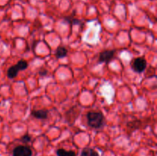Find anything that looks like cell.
I'll use <instances>...</instances> for the list:
<instances>
[{"instance_id":"obj_1","label":"cell","mask_w":157,"mask_h":156,"mask_svg":"<svg viewBox=\"0 0 157 156\" xmlns=\"http://www.w3.org/2000/svg\"><path fill=\"white\" fill-rule=\"evenodd\" d=\"M87 122L89 126L91 128L100 129L106 124V119L101 112L89 111L87 113Z\"/></svg>"},{"instance_id":"obj_9","label":"cell","mask_w":157,"mask_h":156,"mask_svg":"<svg viewBox=\"0 0 157 156\" xmlns=\"http://www.w3.org/2000/svg\"><path fill=\"white\" fill-rule=\"evenodd\" d=\"M58 156H77L76 153L73 151H67L63 148H59L56 151Z\"/></svg>"},{"instance_id":"obj_3","label":"cell","mask_w":157,"mask_h":156,"mask_svg":"<svg viewBox=\"0 0 157 156\" xmlns=\"http://www.w3.org/2000/svg\"><path fill=\"white\" fill-rule=\"evenodd\" d=\"M132 69L134 70L136 73H142L147 68V62L144 58H136L131 61Z\"/></svg>"},{"instance_id":"obj_4","label":"cell","mask_w":157,"mask_h":156,"mask_svg":"<svg viewBox=\"0 0 157 156\" xmlns=\"http://www.w3.org/2000/svg\"><path fill=\"white\" fill-rule=\"evenodd\" d=\"M32 151L29 146L18 145L12 151V156H32Z\"/></svg>"},{"instance_id":"obj_11","label":"cell","mask_w":157,"mask_h":156,"mask_svg":"<svg viewBox=\"0 0 157 156\" xmlns=\"http://www.w3.org/2000/svg\"><path fill=\"white\" fill-rule=\"evenodd\" d=\"M48 73V70L46 69H41L39 70V74L41 75V76H44L45 75H47Z\"/></svg>"},{"instance_id":"obj_10","label":"cell","mask_w":157,"mask_h":156,"mask_svg":"<svg viewBox=\"0 0 157 156\" xmlns=\"http://www.w3.org/2000/svg\"><path fill=\"white\" fill-rule=\"evenodd\" d=\"M21 140L23 142H25V143H28V142H30L31 141H32V137H31L30 135L26 134L21 137Z\"/></svg>"},{"instance_id":"obj_12","label":"cell","mask_w":157,"mask_h":156,"mask_svg":"<svg viewBox=\"0 0 157 156\" xmlns=\"http://www.w3.org/2000/svg\"><path fill=\"white\" fill-rule=\"evenodd\" d=\"M66 20H67V21H69V22H71V23H72V24H80V21H79V20H78V19H67V18H66Z\"/></svg>"},{"instance_id":"obj_8","label":"cell","mask_w":157,"mask_h":156,"mask_svg":"<svg viewBox=\"0 0 157 156\" xmlns=\"http://www.w3.org/2000/svg\"><path fill=\"white\" fill-rule=\"evenodd\" d=\"M81 156H99V154L93 148H85L81 151Z\"/></svg>"},{"instance_id":"obj_5","label":"cell","mask_w":157,"mask_h":156,"mask_svg":"<svg viewBox=\"0 0 157 156\" xmlns=\"http://www.w3.org/2000/svg\"><path fill=\"white\" fill-rule=\"evenodd\" d=\"M115 54L114 50H106L101 52L99 55L98 61L100 63H109L113 58Z\"/></svg>"},{"instance_id":"obj_7","label":"cell","mask_w":157,"mask_h":156,"mask_svg":"<svg viewBox=\"0 0 157 156\" xmlns=\"http://www.w3.org/2000/svg\"><path fill=\"white\" fill-rule=\"evenodd\" d=\"M67 49L64 47H58L57 50H55V56L57 58L60 59V58H63L64 57L67 56Z\"/></svg>"},{"instance_id":"obj_2","label":"cell","mask_w":157,"mask_h":156,"mask_svg":"<svg viewBox=\"0 0 157 156\" xmlns=\"http://www.w3.org/2000/svg\"><path fill=\"white\" fill-rule=\"evenodd\" d=\"M28 62L24 61V60H21L17 63L15 65L9 67L7 70V76L9 79H13L15 76L18 75V73L19 70H25L27 69L28 67Z\"/></svg>"},{"instance_id":"obj_6","label":"cell","mask_w":157,"mask_h":156,"mask_svg":"<svg viewBox=\"0 0 157 156\" xmlns=\"http://www.w3.org/2000/svg\"><path fill=\"white\" fill-rule=\"evenodd\" d=\"M31 115L38 119H45L48 116V111L46 110H33Z\"/></svg>"}]
</instances>
